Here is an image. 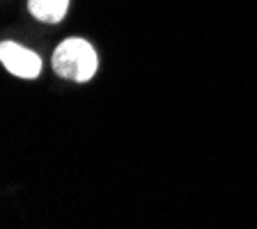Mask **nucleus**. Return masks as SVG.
Wrapping results in <instances>:
<instances>
[{
	"label": "nucleus",
	"instance_id": "1",
	"mask_svg": "<svg viewBox=\"0 0 257 229\" xmlns=\"http://www.w3.org/2000/svg\"><path fill=\"white\" fill-rule=\"evenodd\" d=\"M53 71L60 78L76 80V83H87L96 74L99 60L96 51L92 48L90 42L78 37H69L60 42V46L53 51Z\"/></svg>",
	"mask_w": 257,
	"mask_h": 229
},
{
	"label": "nucleus",
	"instance_id": "2",
	"mask_svg": "<svg viewBox=\"0 0 257 229\" xmlns=\"http://www.w3.org/2000/svg\"><path fill=\"white\" fill-rule=\"evenodd\" d=\"M0 62L10 74L19 78H37L42 71V60L37 53L19 46L16 42H0Z\"/></svg>",
	"mask_w": 257,
	"mask_h": 229
},
{
	"label": "nucleus",
	"instance_id": "3",
	"mask_svg": "<svg viewBox=\"0 0 257 229\" xmlns=\"http://www.w3.org/2000/svg\"><path fill=\"white\" fill-rule=\"evenodd\" d=\"M28 10L42 23H60L69 10V0H28Z\"/></svg>",
	"mask_w": 257,
	"mask_h": 229
}]
</instances>
